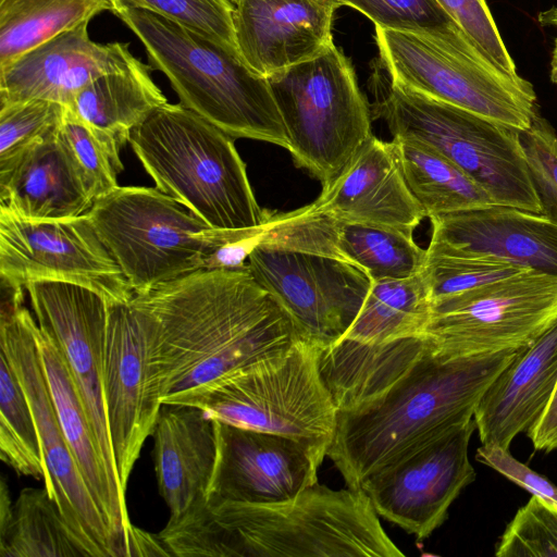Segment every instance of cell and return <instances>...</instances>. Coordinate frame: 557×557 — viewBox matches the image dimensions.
Wrapping results in <instances>:
<instances>
[{
	"label": "cell",
	"instance_id": "40",
	"mask_svg": "<svg viewBox=\"0 0 557 557\" xmlns=\"http://www.w3.org/2000/svg\"><path fill=\"white\" fill-rule=\"evenodd\" d=\"M520 137L542 213L557 223V135L537 114Z\"/></svg>",
	"mask_w": 557,
	"mask_h": 557
},
{
	"label": "cell",
	"instance_id": "20",
	"mask_svg": "<svg viewBox=\"0 0 557 557\" xmlns=\"http://www.w3.org/2000/svg\"><path fill=\"white\" fill-rule=\"evenodd\" d=\"M83 23L40 44L0 67V106L42 99L70 107L101 75L138 61L127 42H95Z\"/></svg>",
	"mask_w": 557,
	"mask_h": 557
},
{
	"label": "cell",
	"instance_id": "32",
	"mask_svg": "<svg viewBox=\"0 0 557 557\" xmlns=\"http://www.w3.org/2000/svg\"><path fill=\"white\" fill-rule=\"evenodd\" d=\"M336 222V245L343 260L362 270L371 282L405 278L423 270L426 249L416 244L412 234L385 226Z\"/></svg>",
	"mask_w": 557,
	"mask_h": 557
},
{
	"label": "cell",
	"instance_id": "21",
	"mask_svg": "<svg viewBox=\"0 0 557 557\" xmlns=\"http://www.w3.org/2000/svg\"><path fill=\"white\" fill-rule=\"evenodd\" d=\"M335 0H239L233 25L237 51L268 78L322 53L331 44Z\"/></svg>",
	"mask_w": 557,
	"mask_h": 557
},
{
	"label": "cell",
	"instance_id": "1",
	"mask_svg": "<svg viewBox=\"0 0 557 557\" xmlns=\"http://www.w3.org/2000/svg\"><path fill=\"white\" fill-rule=\"evenodd\" d=\"M519 350L444 357L423 335L322 348L321 374L338 410L326 456L348 487L360 488L405 451L471 420Z\"/></svg>",
	"mask_w": 557,
	"mask_h": 557
},
{
	"label": "cell",
	"instance_id": "29",
	"mask_svg": "<svg viewBox=\"0 0 557 557\" xmlns=\"http://www.w3.org/2000/svg\"><path fill=\"white\" fill-rule=\"evenodd\" d=\"M392 141L406 183L426 218L495 203L457 165L431 147L401 136L393 137Z\"/></svg>",
	"mask_w": 557,
	"mask_h": 557
},
{
	"label": "cell",
	"instance_id": "30",
	"mask_svg": "<svg viewBox=\"0 0 557 557\" xmlns=\"http://www.w3.org/2000/svg\"><path fill=\"white\" fill-rule=\"evenodd\" d=\"M112 10V0H0V67Z\"/></svg>",
	"mask_w": 557,
	"mask_h": 557
},
{
	"label": "cell",
	"instance_id": "22",
	"mask_svg": "<svg viewBox=\"0 0 557 557\" xmlns=\"http://www.w3.org/2000/svg\"><path fill=\"white\" fill-rule=\"evenodd\" d=\"M311 205L343 223L385 226L409 234L426 218L406 183L393 141L374 135Z\"/></svg>",
	"mask_w": 557,
	"mask_h": 557
},
{
	"label": "cell",
	"instance_id": "34",
	"mask_svg": "<svg viewBox=\"0 0 557 557\" xmlns=\"http://www.w3.org/2000/svg\"><path fill=\"white\" fill-rule=\"evenodd\" d=\"M57 140L92 201L119 186L116 177L124 168L120 159L121 148L67 107Z\"/></svg>",
	"mask_w": 557,
	"mask_h": 557
},
{
	"label": "cell",
	"instance_id": "33",
	"mask_svg": "<svg viewBox=\"0 0 557 557\" xmlns=\"http://www.w3.org/2000/svg\"><path fill=\"white\" fill-rule=\"evenodd\" d=\"M0 458L21 475L46 479L39 433L25 391L0 351Z\"/></svg>",
	"mask_w": 557,
	"mask_h": 557
},
{
	"label": "cell",
	"instance_id": "19",
	"mask_svg": "<svg viewBox=\"0 0 557 557\" xmlns=\"http://www.w3.org/2000/svg\"><path fill=\"white\" fill-rule=\"evenodd\" d=\"M430 220L429 255L488 259L557 275V223L543 213L494 203Z\"/></svg>",
	"mask_w": 557,
	"mask_h": 557
},
{
	"label": "cell",
	"instance_id": "23",
	"mask_svg": "<svg viewBox=\"0 0 557 557\" xmlns=\"http://www.w3.org/2000/svg\"><path fill=\"white\" fill-rule=\"evenodd\" d=\"M557 384V325L521 348L480 398L473 413L482 445L506 449L544 413Z\"/></svg>",
	"mask_w": 557,
	"mask_h": 557
},
{
	"label": "cell",
	"instance_id": "9",
	"mask_svg": "<svg viewBox=\"0 0 557 557\" xmlns=\"http://www.w3.org/2000/svg\"><path fill=\"white\" fill-rule=\"evenodd\" d=\"M134 295L203 270L212 227L160 189L117 186L86 212Z\"/></svg>",
	"mask_w": 557,
	"mask_h": 557
},
{
	"label": "cell",
	"instance_id": "35",
	"mask_svg": "<svg viewBox=\"0 0 557 557\" xmlns=\"http://www.w3.org/2000/svg\"><path fill=\"white\" fill-rule=\"evenodd\" d=\"M65 111V106L42 99L0 106V176L36 146L53 138Z\"/></svg>",
	"mask_w": 557,
	"mask_h": 557
},
{
	"label": "cell",
	"instance_id": "37",
	"mask_svg": "<svg viewBox=\"0 0 557 557\" xmlns=\"http://www.w3.org/2000/svg\"><path fill=\"white\" fill-rule=\"evenodd\" d=\"M497 557H557V504L532 495L507 524Z\"/></svg>",
	"mask_w": 557,
	"mask_h": 557
},
{
	"label": "cell",
	"instance_id": "18",
	"mask_svg": "<svg viewBox=\"0 0 557 557\" xmlns=\"http://www.w3.org/2000/svg\"><path fill=\"white\" fill-rule=\"evenodd\" d=\"M103 395L114 465L125 493L162 406L152 380L144 326L129 302L108 304Z\"/></svg>",
	"mask_w": 557,
	"mask_h": 557
},
{
	"label": "cell",
	"instance_id": "24",
	"mask_svg": "<svg viewBox=\"0 0 557 557\" xmlns=\"http://www.w3.org/2000/svg\"><path fill=\"white\" fill-rule=\"evenodd\" d=\"M36 342L47 384L65 440L111 531L128 557L133 529L125 493L102 457L73 377L54 342L37 324Z\"/></svg>",
	"mask_w": 557,
	"mask_h": 557
},
{
	"label": "cell",
	"instance_id": "45",
	"mask_svg": "<svg viewBox=\"0 0 557 557\" xmlns=\"http://www.w3.org/2000/svg\"><path fill=\"white\" fill-rule=\"evenodd\" d=\"M539 23L543 26L557 28V5L552 7L539 14Z\"/></svg>",
	"mask_w": 557,
	"mask_h": 557
},
{
	"label": "cell",
	"instance_id": "6",
	"mask_svg": "<svg viewBox=\"0 0 557 557\" xmlns=\"http://www.w3.org/2000/svg\"><path fill=\"white\" fill-rule=\"evenodd\" d=\"M372 116L393 137L412 138L436 150L497 205L542 213L519 131L397 84L379 66L371 79Z\"/></svg>",
	"mask_w": 557,
	"mask_h": 557
},
{
	"label": "cell",
	"instance_id": "3",
	"mask_svg": "<svg viewBox=\"0 0 557 557\" xmlns=\"http://www.w3.org/2000/svg\"><path fill=\"white\" fill-rule=\"evenodd\" d=\"M159 536L177 557H403L362 488L319 483L269 504L197 498Z\"/></svg>",
	"mask_w": 557,
	"mask_h": 557
},
{
	"label": "cell",
	"instance_id": "47",
	"mask_svg": "<svg viewBox=\"0 0 557 557\" xmlns=\"http://www.w3.org/2000/svg\"><path fill=\"white\" fill-rule=\"evenodd\" d=\"M233 4L237 3L239 0H230Z\"/></svg>",
	"mask_w": 557,
	"mask_h": 557
},
{
	"label": "cell",
	"instance_id": "42",
	"mask_svg": "<svg viewBox=\"0 0 557 557\" xmlns=\"http://www.w3.org/2000/svg\"><path fill=\"white\" fill-rule=\"evenodd\" d=\"M475 459L496 470L532 495L557 504V486L545 476L517 460L509 449L495 445H481L476 449Z\"/></svg>",
	"mask_w": 557,
	"mask_h": 557
},
{
	"label": "cell",
	"instance_id": "16",
	"mask_svg": "<svg viewBox=\"0 0 557 557\" xmlns=\"http://www.w3.org/2000/svg\"><path fill=\"white\" fill-rule=\"evenodd\" d=\"M214 422L216 457L206 493L209 504H269L318 483L329 444Z\"/></svg>",
	"mask_w": 557,
	"mask_h": 557
},
{
	"label": "cell",
	"instance_id": "28",
	"mask_svg": "<svg viewBox=\"0 0 557 557\" xmlns=\"http://www.w3.org/2000/svg\"><path fill=\"white\" fill-rule=\"evenodd\" d=\"M432 308L424 276L373 281L355 321L342 338L383 345L423 335Z\"/></svg>",
	"mask_w": 557,
	"mask_h": 557
},
{
	"label": "cell",
	"instance_id": "43",
	"mask_svg": "<svg viewBox=\"0 0 557 557\" xmlns=\"http://www.w3.org/2000/svg\"><path fill=\"white\" fill-rule=\"evenodd\" d=\"M525 434L536 450L550 453L557 449V384L544 413Z\"/></svg>",
	"mask_w": 557,
	"mask_h": 557
},
{
	"label": "cell",
	"instance_id": "14",
	"mask_svg": "<svg viewBox=\"0 0 557 557\" xmlns=\"http://www.w3.org/2000/svg\"><path fill=\"white\" fill-rule=\"evenodd\" d=\"M471 420L405 451L360 486L376 513L422 541L440 528L461 491L475 479Z\"/></svg>",
	"mask_w": 557,
	"mask_h": 557
},
{
	"label": "cell",
	"instance_id": "15",
	"mask_svg": "<svg viewBox=\"0 0 557 557\" xmlns=\"http://www.w3.org/2000/svg\"><path fill=\"white\" fill-rule=\"evenodd\" d=\"M250 274L288 312L304 341L321 348L338 342L371 286L359 268L332 257L257 246Z\"/></svg>",
	"mask_w": 557,
	"mask_h": 557
},
{
	"label": "cell",
	"instance_id": "7",
	"mask_svg": "<svg viewBox=\"0 0 557 557\" xmlns=\"http://www.w3.org/2000/svg\"><path fill=\"white\" fill-rule=\"evenodd\" d=\"M321 351L299 341L284 357L231 372L163 405L193 406L213 421L330 446L338 410L321 374Z\"/></svg>",
	"mask_w": 557,
	"mask_h": 557
},
{
	"label": "cell",
	"instance_id": "46",
	"mask_svg": "<svg viewBox=\"0 0 557 557\" xmlns=\"http://www.w3.org/2000/svg\"><path fill=\"white\" fill-rule=\"evenodd\" d=\"M549 77L553 83L557 84V38L552 53Z\"/></svg>",
	"mask_w": 557,
	"mask_h": 557
},
{
	"label": "cell",
	"instance_id": "4",
	"mask_svg": "<svg viewBox=\"0 0 557 557\" xmlns=\"http://www.w3.org/2000/svg\"><path fill=\"white\" fill-rule=\"evenodd\" d=\"M115 14L141 41L181 103L233 137L289 150L287 132L268 78L235 52L184 24L112 1Z\"/></svg>",
	"mask_w": 557,
	"mask_h": 557
},
{
	"label": "cell",
	"instance_id": "10",
	"mask_svg": "<svg viewBox=\"0 0 557 557\" xmlns=\"http://www.w3.org/2000/svg\"><path fill=\"white\" fill-rule=\"evenodd\" d=\"M388 78L495 123L528 129L539 114L532 84L495 66L469 38L457 41L375 27Z\"/></svg>",
	"mask_w": 557,
	"mask_h": 557
},
{
	"label": "cell",
	"instance_id": "36",
	"mask_svg": "<svg viewBox=\"0 0 557 557\" xmlns=\"http://www.w3.org/2000/svg\"><path fill=\"white\" fill-rule=\"evenodd\" d=\"M350 7L375 27L457 41L469 38L436 0H335Z\"/></svg>",
	"mask_w": 557,
	"mask_h": 557
},
{
	"label": "cell",
	"instance_id": "13",
	"mask_svg": "<svg viewBox=\"0 0 557 557\" xmlns=\"http://www.w3.org/2000/svg\"><path fill=\"white\" fill-rule=\"evenodd\" d=\"M0 276L11 289L42 280L77 284L109 305L128 304L134 296L87 213L33 220L0 202Z\"/></svg>",
	"mask_w": 557,
	"mask_h": 557
},
{
	"label": "cell",
	"instance_id": "2",
	"mask_svg": "<svg viewBox=\"0 0 557 557\" xmlns=\"http://www.w3.org/2000/svg\"><path fill=\"white\" fill-rule=\"evenodd\" d=\"M161 403L225 374L286 356L304 341L249 272L199 270L133 296Z\"/></svg>",
	"mask_w": 557,
	"mask_h": 557
},
{
	"label": "cell",
	"instance_id": "31",
	"mask_svg": "<svg viewBox=\"0 0 557 557\" xmlns=\"http://www.w3.org/2000/svg\"><path fill=\"white\" fill-rule=\"evenodd\" d=\"M0 557H87L47 488L25 487L0 527Z\"/></svg>",
	"mask_w": 557,
	"mask_h": 557
},
{
	"label": "cell",
	"instance_id": "41",
	"mask_svg": "<svg viewBox=\"0 0 557 557\" xmlns=\"http://www.w3.org/2000/svg\"><path fill=\"white\" fill-rule=\"evenodd\" d=\"M449 17L500 71L519 75L485 0H436Z\"/></svg>",
	"mask_w": 557,
	"mask_h": 557
},
{
	"label": "cell",
	"instance_id": "26",
	"mask_svg": "<svg viewBox=\"0 0 557 557\" xmlns=\"http://www.w3.org/2000/svg\"><path fill=\"white\" fill-rule=\"evenodd\" d=\"M0 202L23 218L57 220L85 214L94 201L55 135L36 146L9 173L0 176Z\"/></svg>",
	"mask_w": 557,
	"mask_h": 557
},
{
	"label": "cell",
	"instance_id": "27",
	"mask_svg": "<svg viewBox=\"0 0 557 557\" xmlns=\"http://www.w3.org/2000/svg\"><path fill=\"white\" fill-rule=\"evenodd\" d=\"M151 69L138 60L125 70L101 75L75 96L69 109L122 148L132 131L168 102L152 81Z\"/></svg>",
	"mask_w": 557,
	"mask_h": 557
},
{
	"label": "cell",
	"instance_id": "25",
	"mask_svg": "<svg viewBox=\"0 0 557 557\" xmlns=\"http://www.w3.org/2000/svg\"><path fill=\"white\" fill-rule=\"evenodd\" d=\"M153 437V466L170 518L206 496L216 457L214 422L193 406L163 405Z\"/></svg>",
	"mask_w": 557,
	"mask_h": 557
},
{
	"label": "cell",
	"instance_id": "39",
	"mask_svg": "<svg viewBox=\"0 0 557 557\" xmlns=\"http://www.w3.org/2000/svg\"><path fill=\"white\" fill-rule=\"evenodd\" d=\"M149 10L184 24L238 53L230 0H112ZM240 57V55H239Z\"/></svg>",
	"mask_w": 557,
	"mask_h": 557
},
{
	"label": "cell",
	"instance_id": "8",
	"mask_svg": "<svg viewBox=\"0 0 557 557\" xmlns=\"http://www.w3.org/2000/svg\"><path fill=\"white\" fill-rule=\"evenodd\" d=\"M294 163L327 189L372 134V113L350 60L331 44L268 77Z\"/></svg>",
	"mask_w": 557,
	"mask_h": 557
},
{
	"label": "cell",
	"instance_id": "38",
	"mask_svg": "<svg viewBox=\"0 0 557 557\" xmlns=\"http://www.w3.org/2000/svg\"><path fill=\"white\" fill-rule=\"evenodd\" d=\"M525 269L508 262L457 257L429 255L421 271L433 300L460 294L482 285L513 276Z\"/></svg>",
	"mask_w": 557,
	"mask_h": 557
},
{
	"label": "cell",
	"instance_id": "17",
	"mask_svg": "<svg viewBox=\"0 0 557 557\" xmlns=\"http://www.w3.org/2000/svg\"><path fill=\"white\" fill-rule=\"evenodd\" d=\"M25 289L38 326L66 363L106 465L119 481L103 395L108 302L92 289L61 281H36Z\"/></svg>",
	"mask_w": 557,
	"mask_h": 557
},
{
	"label": "cell",
	"instance_id": "5",
	"mask_svg": "<svg viewBox=\"0 0 557 557\" xmlns=\"http://www.w3.org/2000/svg\"><path fill=\"white\" fill-rule=\"evenodd\" d=\"M128 143L156 187L212 228L260 225L259 207L234 138L182 103L165 102Z\"/></svg>",
	"mask_w": 557,
	"mask_h": 557
},
{
	"label": "cell",
	"instance_id": "44",
	"mask_svg": "<svg viewBox=\"0 0 557 557\" xmlns=\"http://www.w3.org/2000/svg\"><path fill=\"white\" fill-rule=\"evenodd\" d=\"M132 556H171L159 535L133 527L128 534V557Z\"/></svg>",
	"mask_w": 557,
	"mask_h": 557
},
{
	"label": "cell",
	"instance_id": "11",
	"mask_svg": "<svg viewBox=\"0 0 557 557\" xmlns=\"http://www.w3.org/2000/svg\"><path fill=\"white\" fill-rule=\"evenodd\" d=\"M22 290L8 293L2 304L0 351L14 369L35 417L46 468L45 487L87 557H124L63 434L37 347V321L24 307Z\"/></svg>",
	"mask_w": 557,
	"mask_h": 557
},
{
	"label": "cell",
	"instance_id": "12",
	"mask_svg": "<svg viewBox=\"0 0 557 557\" xmlns=\"http://www.w3.org/2000/svg\"><path fill=\"white\" fill-rule=\"evenodd\" d=\"M557 325V275L523 271L432 301L423 333L444 357L519 350Z\"/></svg>",
	"mask_w": 557,
	"mask_h": 557
}]
</instances>
